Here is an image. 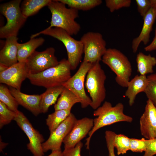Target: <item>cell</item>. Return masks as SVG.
Returning a JSON list of instances; mask_svg holds the SVG:
<instances>
[{"mask_svg":"<svg viewBox=\"0 0 156 156\" xmlns=\"http://www.w3.org/2000/svg\"><path fill=\"white\" fill-rule=\"evenodd\" d=\"M131 2V0H105L106 6L111 12L123 8L129 7Z\"/></svg>","mask_w":156,"mask_h":156,"instance_id":"d6a6232c","label":"cell"},{"mask_svg":"<svg viewBox=\"0 0 156 156\" xmlns=\"http://www.w3.org/2000/svg\"><path fill=\"white\" fill-rule=\"evenodd\" d=\"M64 88L61 86L47 88L44 92L41 94L40 103L41 113H46L51 105L55 104L58 97Z\"/></svg>","mask_w":156,"mask_h":156,"instance_id":"44dd1931","label":"cell"},{"mask_svg":"<svg viewBox=\"0 0 156 156\" xmlns=\"http://www.w3.org/2000/svg\"><path fill=\"white\" fill-rule=\"evenodd\" d=\"M150 140L149 143L143 156H153L156 154V139Z\"/></svg>","mask_w":156,"mask_h":156,"instance_id":"d590c367","label":"cell"},{"mask_svg":"<svg viewBox=\"0 0 156 156\" xmlns=\"http://www.w3.org/2000/svg\"><path fill=\"white\" fill-rule=\"evenodd\" d=\"M18 40L17 36L6 38L5 44L0 51V64L8 68L18 62Z\"/></svg>","mask_w":156,"mask_h":156,"instance_id":"ac0fdd59","label":"cell"},{"mask_svg":"<svg viewBox=\"0 0 156 156\" xmlns=\"http://www.w3.org/2000/svg\"><path fill=\"white\" fill-rule=\"evenodd\" d=\"M148 82L146 75H135L129 81L125 95L129 99V104L130 106L134 104L135 97L139 93L144 92Z\"/></svg>","mask_w":156,"mask_h":156,"instance_id":"d6986e66","label":"cell"},{"mask_svg":"<svg viewBox=\"0 0 156 156\" xmlns=\"http://www.w3.org/2000/svg\"><path fill=\"white\" fill-rule=\"evenodd\" d=\"M47 156H62V152L61 150L53 151Z\"/></svg>","mask_w":156,"mask_h":156,"instance_id":"74e56055","label":"cell"},{"mask_svg":"<svg viewBox=\"0 0 156 156\" xmlns=\"http://www.w3.org/2000/svg\"><path fill=\"white\" fill-rule=\"evenodd\" d=\"M138 11L144 18L152 7L156 5V0H136Z\"/></svg>","mask_w":156,"mask_h":156,"instance_id":"1f68e13d","label":"cell"},{"mask_svg":"<svg viewBox=\"0 0 156 156\" xmlns=\"http://www.w3.org/2000/svg\"><path fill=\"white\" fill-rule=\"evenodd\" d=\"M156 19V5L151 8L143 19L144 23L141 32L132 41V49L134 53L136 52L141 42L144 45L149 42L150 34Z\"/></svg>","mask_w":156,"mask_h":156,"instance_id":"2e32d148","label":"cell"},{"mask_svg":"<svg viewBox=\"0 0 156 156\" xmlns=\"http://www.w3.org/2000/svg\"><path fill=\"white\" fill-rule=\"evenodd\" d=\"M83 144L81 141L74 148L64 149L62 152V156H81V151Z\"/></svg>","mask_w":156,"mask_h":156,"instance_id":"e575fe53","label":"cell"},{"mask_svg":"<svg viewBox=\"0 0 156 156\" xmlns=\"http://www.w3.org/2000/svg\"><path fill=\"white\" fill-rule=\"evenodd\" d=\"M44 41L42 37L30 38L28 42L23 43H18L17 58L19 62H26L28 57L36 49L42 45Z\"/></svg>","mask_w":156,"mask_h":156,"instance_id":"ffe728a7","label":"cell"},{"mask_svg":"<svg viewBox=\"0 0 156 156\" xmlns=\"http://www.w3.org/2000/svg\"><path fill=\"white\" fill-rule=\"evenodd\" d=\"M124 109V105L121 103L113 106L110 103L105 101L101 106L94 111L93 115L97 117L93 119V126L86 139L85 145L87 149H89L90 140L92 135L100 128L119 122H132V118L125 114Z\"/></svg>","mask_w":156,"mask_h":156,"instance_id":"6da1fadb","label":"cell"},{"mask_svg":"<svg viewBox=\"0 0 156 156\" xmlns=\"http://www.w3.org/2000/svg\"><path fill=\"white\" fill-rule=\"evenodd\" d=\"M116 133L114 132L107 130L105 132V138L109 156H116L114 152L113 141Z\"/></svg>","mask_w":156,"mask_h":156,"instance_id":"836d02e7","label":"cell"},{"mask_svg":"<svg viewBox=\"0 0 156 156\" xmlns=\"http://www.w3.org/2000/svg\"><path fill=\"white\" fill-rule=\"evenodd\" d=\"M70 8L83 11L90 10L101 5V0H58Z\"/></svg>","mask_w":156,"mask_h":156,"instance_id":"484cf974","label":"cell"},{"mask_svg":"<svg viewBox=\"0 0 156 156\" xmlns=\"http://www.w3.org/2000/svg\"><path fill=\"white\" fill-rule=\"evenodd\" d=\"M29 74L25 62H19L0 73V82L20 91L22 82Z\"/></svg>","mask_w":156,"mask_h":156,"instance_id":"4fadbf2b","label":"cell"},{"mask_svg":"<svg viewBox=\"0 0 156 156\" xmlns=\"http://www.w3.org/2000/svg\"><path fill=\"white\" fill-rule=\"evenodd\" d=\"M136 62L137 71L140 75H146L153 72V68L156 65V58L150 54L146 55L139 52L137 55Z\"/></svg>","mask_w":156,"mask_h":156,"instance_id":"7402d4cb","label":"cell"},{"mask_svg":"<svg viewBox=\"0 0 156 156\" xmlns=\"http://www.w3.org/2000/svg\"><path fill=\"white\" fill-rule=\"evenodd\" d=\"M144 49L146 51H151L156 50V26L154 31V36L151 43L145 47Z\"/></svg>","mask_w":156,"mask_h":156,"instance_id":"8d00e7d4","label":"cell"},{"mask_svg":"<svg viewBox=\"0 0 156 156\" xmlns=\"http://www.w3.org/2000/svg\"><path fill=\"white\" fill-rule=\"evenodd\" d=\"M0 152H2L3 151V149H4L8 144L7 143H5L2 142L1 140L0 139Z\"/></svg>","mask_w":156,"mask_h":156,"instance_id":"f35d334b","label":"cell"},{"mask_svg":"<svg viewBox=\"0 0 156 156\" xmlns=\"http://www.w3.org/2000/svg\"><path fill=\"white\" fill-rule=\"evenodd\" d=\"M0 101L4 103L11 110L17 113L19 105L16 99L12 94L9 89L5 85H0Z\"/></svg>","mask_w":156,"mask_h":156,"instance_id":"4316f807","label":"cell"},{"mask_svg":"<svg viewBox=\"0 0 156 156\" xmlns=\"http://www.w3.org/2000/svg\"><path fill=\"white\" fill-rule=\"evenodd\" d=\"M102 61L116 74V82L122 87H127L132 72L131 63L127 57L118 49L109 48Z\"/></svg>","mask_w":156,"mask_h":156,"instance_id":"5b68a950","label":"cell"},{"mask_svg":"<svg viewBox=\"0 0 156 156\" xmlns=\"http://www.w3.org/2000/svg\"><path fill=\"white\" fill-rule=\"evenodd\" d=\"M113 144L118 155L124 154L130 150V138L122 134H116Z\"/></svg>","mask_w":156,"mask_h":156,"instance_id":"83f0119b","label":"cell"},{"mask_svg":"<svg viewBox=\"0 0 156 156\" xmlns=\"http://www.w3.org/2000/svg\"><path fill=\"white\" fill-rule=\"evenodd\" d=\"M47 6L52 16L50 25L48 27L62 28L71 36L78 33L81 26L75 20L79 17L78 10L67 8L65 4L58 0H51Z\"/></svg>","mask_w":156,"mask_h":156,"instance_id":"3957f363","label":"cell"},{"mask_svg":"<svg viewBox=\"0 0 156 156\" xmlns=\"http://www.w3.org/2000/svg\"><path fill=\"white\" fill-rule=\"evenodd\" d=\"M71 70L69 62L64 58L56 66L37 74H29L27 78L32 84L47 89L62 86L72 76Z\"/></svg>","mask_w":156,"mask_h":156,"instance_id":"7a4b0ae2","label":"cell"},{"mask_svg":"<svg viewBox=\"0 0 156 156\" xmlns=\"http://www.w3.org/2000/svg\"><path fill=\"white\" fill-rule=\"evenodd\" d=\"M50 0H25L20 8L23 15L27 18L36 14L42 8L47 6Z\"/></svg>","mask_w":156,"mask_h":156,"instance_id":"cb8c5ba5","label":"cell"},{"mask_svg":"<svg viewBox=\"0 0 156 156\" xmlns=\"http://www.w3.org/2000/svg\"><path fill=\"white\" fill-rule=\"evenodd\" d=\"M93 64L83 61L75 73L62 86L74 93L81 101L82 108L90 105L91 98L86 94L84 89L85 79Z\"/></svg>","mask_w":156,"mask_h":156,"instance_id":"9c48e42d","label":"cell"},{"mask_svg":"<svg viewBox=\"0 0 156 156\" xmlns=\"http://www.w3.org/2000/svg\"><path fill=\"white\" fill-rule=\"evenodd\" d=\"M52 47L40 52L35 51L27 59L26 65L29 74H35L57 65L59 62Z\"/></svg>","mask_w":156,"mask_h":156,"instance_id":"8fae6325","label":"cell"},{"mask_svg":"<svg viewBox=\"0 0 156 156\" xmlns=\"http://www.w3.org/2000/svg\"><path fill=\"white\" fill-rule=\"evenodd\" d=\"M141 135L147 139H156V107L149 100L140 120Z\"/></svg>","mask_w":156,"mask_h":156,"instance_id":"9a60e30c","label":"cell"},{"mask_svg":"<svg viewBox=\"0 0 156 156\" xmlns=\"http://www.w3.org/2000/svg\"><path fill=\"white\" fill-rule=\"evenodd\" d=\"M17 113L10 109L6 105L0 101V129L14 120Z\"/></svg>","mask_w":156,"mask_h":156,"instance_id":"f1b7e54d","label":"cell"},{"mask_svg":"<svg viewBox=\"0 0 156 156\" xmlns=\"http://www.w3.org/2000/svg\"><path fill=\"white\" fill-rule=\"evenodd\" d=\"M14 120L28 137L27 149L34 156H43L42 144L44 141L43 135L33 127L29 120L22 112L18 111Z\"/></svg>","mask_w":156,"mask_h":156,"instance_id":"30bf717a","label":"cell"},{"mask_svg":"<svg viewBox=\"0 0 156 156\" xmlns=\"http://www.w3.org/2000/svg\"><path fill=\"white\" fill-rule=\"evenodd\" d=\"M8 68V67L3 65L0 64V73L5 71Z\"/></svg>","mask_w":156,"mask_h":156,"instance_id":"ab89813d","label":"cell"},{"mask_svg":"<svg viewBox=\"0 0 156 156\" xmlns=\"http://www.w3.org/2000/svg\"><path fill=\"white\" fill-rule=\"evenodd\" d=\"M41 34L52 36L61 41L66 49L68 60L71 70L75 69L79 65L83 53V44L80 40L74 39L64 29L58 27H47L43 31L31 35L30 38Z\"/></svg>","mask_w":156,"mask_h":156,"instance_id":"277c9868","label":"cell"},{"mask_svg":"<svg viewBox=\"0 0 156 156\" xmlns=\"http://www.w3.org/2000/svg\"><path fill=\"white\" fill-rule=\"evenodd\" d=\"M93 126V119L84 117L77 120L63 141L64 149L74 147L88 134Z\"/></svg>","mask_w":156,"mask_h":156,"instance_id":"5bb4252c","label":"cell"},{"mask_svg":"<svg viewBox=\"0 0 156 156\" xmlns=\"http://www.w3.org/2000/svg\"><path fill=\"white\" fill-rule=\"evenodd\" d=\"M83 48V61L94 64L102 61L107 49L106 42L102 35L90 31L84 34L80 40Z\"/></svg>","mask_w":156,"mask_h":156,"instance_id":"ba28073f","label":"cell"},{"mask_svg":"<svg viewBox=\"0 0 156 156\" xmlns=\"http://www.w3.org/2000/svg\"><path fill=\"white\" fill-rule=\"evenodd\" d=\"M148 82L144 92L148 100L156 107V73L147 77Z\"/></svg>","mask_w":156,"mask_h":156,"instance_id":"f546056e","label":"cell"},{"mask_svg":"<svg viewBox=\"0 0 156 156\" xmlns=\"http://www.w3.org/2000/svg\"><path fill=\"white\" fill-rule=\"evenodd\" d=\"M77 119L71 113L67 118L50 134L48 139L42 144L43 152L60 150L64 140L69 133Z\"/></svg>","mask_w":156,"mask_h":156,"instance_id":"7c38bea8","label":"cell"},{"mask_svg":"<svg viewBox=\"0 0 156 156\" xmlns=\"http://www.w3.org/2000/svg\"><path fill=\"white\" fill-rule=\"evenodd\" d=\"M60 95L54 105L55 111L71 109L74 104L81 103L80 100L76 96L65 87Z\"/></svg>","mask_w":156,"mask_h":156,"instance_id":"603a6c76","label":"cell"},{"mask_svg":"<svg viewBox=\"0 0 156 156\" xmlns=\"http://www.w3.org/2000/svg\"><path fill=\"white\" fill-rule=\"evenodd\" d=\"M150 140L142 138L139 139L130 138V150L133 152L142 153L146 150Z\"/></svg>","mask_w":156,"mask_h":156,"instance_id":"4dcf8cb0","label":"cell"},{"mask_svg":"<svg viewBox=\"0 0 156 156\" xmlns=\"http://www.w3.org/2000/svg\"><path fill=\"white\" fill-rule=\"evenodd\" d=\"M9 90L19 105L30 111L35 116L41 113L40 108L41 94H27L10 87Z\"/></svg>","mask_w":156,"mask_h":156,"instance_id":"e0dca14e","label":"cell"},{"mask_svg":"<svg viewBox=\"0 0 156 156\" xmlns=\"http://www.w3.org/2000/svg\"><path fill=\"white\" fill-rule=\"evenodd\" d=\"M71 109L60 110L48 115L46 120L50 133L53 132L69 116Z\"/></svg>","mask_w":156,"mask_h":156,"instance_id":"d4e9b609","label":"cell"},{"mask_svg":"<svg viewBox=\"0 0 156 156\" xmlns=\"http://www.w3.org/2000/svg\"><path fill=\"white\" fill-rule=\"evenodd\" d=\"M99 62L92 64L87 73L85 83L92 100L90 106L94 110L100 106L106 96V76Z\"/></svg>","mask_w":156,"mask_h":156,"instance_id":"8992f818","label":"cell"},{"mask_svg":"<svg viewBox=\"0 0 156 156\" xmlns=\"http://www.w3.org/2000/svg\"><path fill=\"white\" fill-rule=\"evenodd\" d=\"M21 0H14L1 4V13L7 19V23L0 28V37L5 38L17 36L19 30L27 18L22 14L20 5Z\"/></svg>","mask_w":156,"mask_h":156,"instance_id":"52a82bcc","label":"cell"}]
</instances>
